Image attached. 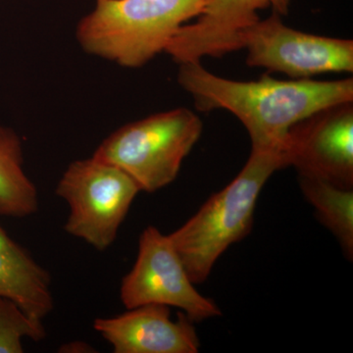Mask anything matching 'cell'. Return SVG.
I'll use <instances>...</instances> for the list:
<instances>
[{
  "mask_svg": "<svg viewBox=\"0 0 353 353\" xmlns=\"http://www.w3.org/2000/svg\"><path fill=\"white\" fill-rule=\"evenodd\" d=\"M178 82L199 110L225 109L243 123L255 150L283 152L290 129L309 116L352 102L353 80L282 81L268 75L250 82L216 76L201 61L179 64Z\"/></svg>",
  "mask_w": 353,
  "mask_h": 353,
  "instance_id": "obj_1",
  "label": "cell"
},
{
  "mask_svg": "<svg viewBox=\"0 0 353 353\" xmlns=\"http://www.w3.org/2000/svg\"><path fill=\"white\" fill-rule=\"evenodd\" d=\"M283 168L281 150L252 148L239 175L168 234L194 285L208 280L221 255L250 233L260 192L269 178Z\"/></svg>",
  "mask_w": 353,
  "mask_h": 353,
  "instance_id": "obj_2",
  "label": "cell"
},
{
  "mask_svg": "<svg viewBox=\"0 0 353 353\" xmlns=\"http://www.w3.org/2000/svg\"><path fill=\"white\" fill-rule=\"evenodd\" d=\"M203 0H95L77 26L88 54L139 68L165 52L176 32L201 12Z\"/></svg>",
  "mask_w": 353,
  "mask_h": 353,
  "instance_id": "obj_3",
  "label": "cell"
},
{
  "mask_svg": "<svg viewBox=\"0 0 353 353\" xmlns=\"http://www.w3.org/2000/svg\"><path fill=\"white\" fill-rule=\"evenodd\" d=\"M202 129L201 118L188 108L153 114L116 130L92 157L119 167L141 192H155L175 181Z\"/></svg>",
  "mask_w": 353,
  "mask_h": 353,
  "instance_id": "obj_4",
  "label": "cell"
},
{
  "mask_svg": "<svg viewBox=\"0 0 353 353\" xmlns=\"http://www.w3.org/2000/svg\"><path fill=\"white\" fill-rule=\"evenodd\" d=\"M139 192L131 176L115 165L94 157L72 162L55 190L70 208L65 231L104 252L117 238Z\"/></svg>",
  "mask_w": 353,
  "mask_h": 353,
  "instance_id": "obj_5",
  "label": "cell"
},
{
  "mask_svg": "<svg viewBox=\"0 0 353 353\" xmlns=\"http://www.w3.org/2000/svg\"><path fill=\"white\" fill-rule=\"evenodd\" d=\"M120 299L126 309L148 304L179 308L194 323L222 315L214 301L197 292L169 236L153 226L139 236L138 257L123 278Z\"/></svg>",
  "mask_w": 353,
  "mask_h": 353,
  "instance_id": "obj_6",
  "label": "cell"
},
{
  "mask_svg": "<svg viewBox=\"0 0 353 353\" xmlns=\"http://www.w3.org/2000/svg\"><path fill=\"white\" fill-rule=\"evenodd\" d=\"M241 50L246 48V64L294 79L331 72H353L352 39L329 38L288 27L273 12L259 19L241 34Z\"/></svg>",
  "mask_w": 353,
  "mask_h": 353,
  "instance_id": "obj_7",
  "label": "cell"
},
{
  "mask_svg": "<svg viewBox=\"0 0 353 353\" xmlns=\"http://www.w3.org/2000/svg\"><path fill=\"white\" fill-rule=\"evenodd\" d=\"M283 157L285 168L294 167L299 176L352 190V102L322 109L294 125Z\"/></svg>",
  "mask_w": 353,
  "mask_h": 353,
  "instance_id": "obj_8",
  "label": "cell"
},
{
  "mask_svg": "<svg viewBox=\"0 0 353 353\" xmlns=\"http://www.w3.org/2000/svg\"><path fill=\"white\" fill-rule=\"evenodd\" d=\"M292 0H203L201 12L192 25H183L165 52L178 64L222 57L241 50V34L260 19L259 11L271 8L287 15Z\"/></svg>",
  "mask_w": 353,
  "mask_h": 353,
  "instance_id": "obj_9",
  "label": "cell"
},
{
  "mask_svg": "<svg viewBox=\"0 0 353 353\" xmlns=\"http://www.w3.org/2000/svg\"><path fill=\"white\" fill-rule=\"evenodd\" d=\"M123 314L97 318L94 329L115 353H196L201 348L194 322L185 314L171 319L169 306L148 304Z\"/></svg>",
  "mask_w": 353,
  "mask_h": 353,
  "instance_id": "obj_10",
  "label": "cell"
},
{
  "mask_svg": "<svg viewBox=\"0 0 353 353\" xmlns=\"http://www.w3.org/2000/svg\"><path fill=\"white\" fill-rule=\"evenodd\" d=\"M0 297L11 299L28 315L41 321L54 307L50 273L1 225Z\"/></svg>",
  "mask_w": 353,
  "mask_h": 353,
  "instance_id": "obj_11",
  "label": "cell"
},
{
  "mask_svg": "<svg viewBox=\"0 0 353 353\" xmlns=\"http://www.w3.org/2000/svg\"><path fill=\"white\" fill-rule=\"evenodd\" d=\"M38 190L23 169L22 141L0 126V215L29 217L38 211Z\"/></svg>",
  "mask_w": 353,
  "mask_h": 353,
  "instance_id": "obj_12",
  "label": "cell"
},
{
  "mask_svg": "<svg viewBox=\"0 0 353 353\" xmlns=\"http://www.w3.org/2000/svg\"><path fill=\"white\" fill-rule=\"evenodd\" d=\"M299 185L316 217L336 236L348 259L353 257V192L299 176Z\"/></svg>",
  "mask_w": 353,
  "mask_h": 353,
  "instance_id": "obj_13",
  "label": "cell"
},
{
  "mask_svg": "<svg viewBox=\"0 0 353 353\" xmlns=\"http://www.w3.org/2000/svg\"><path fill=\"white\" fill-rule=\"evenodd\" d=\"M46 332L43 321L27 314L17 303L0 297V353H22V339L41 341Z\"/></svg>",
  "mask_w": 353,
  "mask_h": 353,
  "instance_id": "obj_14",
  "label": "cell"
},
{
  "mask_svg": "<svg viewBox=\"0 0 353 353\" xmlns=\"http://www.w3.org/2000/svg\"><path fill=\"white\" fill-rule=\"evenodd\" d=\"M94 348L90 347L88 343L83 341H73V343H67L60 348L59 352H94Z\"/></svg>",
  "mask_w": 353,
  "mask_h": 353,
  "instance_id": "obj_15",
  "label": "cell"
}]
</instances>
